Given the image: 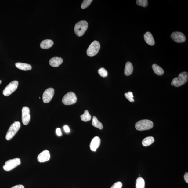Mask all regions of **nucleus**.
<instances>
[{
    "label": "nucleus",
    "instance_id": "1",
    "mask_svg": "<svg viewBox=\"0 0 188 188\" xmlns=\"http://www.w3.org/2000/svg\"><path fill=\"white\" fill-rule=\"evenodd\" d=\"M188 80V74L184 71L180 73L178 77L173 79L171 85L175 87H179L186 83Z\"/></svg>",
    "mask_w": 188,
    "mask_h": 188
},
{
    "label": "nucleus",
    "instance_id": "2",
    "mask_svg": "<svg viewBox=\"0 0 188 188\" xmlns=\"http://www.w3.org/2000/svg\"><path fill=\"white\" fill-rule=\"evenodd\" d=\"M88 28V23L85 21H81L77 23L74 27L76 35L78 37L83 36Z\"/></svg>",
    "mask_w": 188,
    "mask_h": 188
},
{
    "label": "nucleus",
    "instance_id": "3",
    "mask_svg": "<svg viewBox=\"0 0 188 188\" xmlns=\"http://www.w3.org/2000/svg\"><path fill=\"white\" fill-rule=\"evenodd\" d=\"M153 127L152 121L148 120H143L136 123L135 128L138 131H144L151 129Z\"/></svg>",
    "mask_w": 188,
    "mask_h": 188
},
{
    "label": "nucleus",
    "instance_id": "4",
    "mask_svg": "<svg viewBox=\"0 0 188 188\" xmlns=\"http://www.w3.org/2000/svg\"><path fill=\"white\" fill-rule=\"evenodd\" d=\"M20 123L19 122H15L10 127L6 133V139L7 140H11L20 128Z\"/></svg>",
    "mask_w": 188,
    "mask_h": 188
},
{
    "label": "nucleus",
    "instance_id": "5",
    "mask_svg": "<svg viewBox=\"0 0 188 188\" xmlns=\"http://www.w3.org/2000/svg\"><path fill=\"white\" fill-rule=\"evenodd\" d=\"M100 45L99 42L96 41H94L89 47L86 52L87 55L93 57L97 54L100 50Z\"/></svg>",
    "mask_w": 188,
    "mask_h": 188
},
{
    "label": "nucleus",
    "instance_id": "6",
    "mask_svg": "<svg viewBox=\"0 0 188 188\" xmlns=\"http://www.w3.org/2000/svg\"><path fill=\"white\" fill-rule=\"evenodd\" d=\"M21 160L19 158H15L7 161L3 166V169L6 171H9L21 164Z\"/></svg>",
    "mask_w": 188,
    "mask_h": 188
},
{
    "label": "nucleus",
    "instance_id": "7",
    "mask_svg": "<svg viewBox=\"0 0 188 188\" xmlns=\"http://www.w3.org/2000/svg\"><path fill=\"white\" fill-rule=\"evenodd\" d=\"M77 98L75 93L70 92L66 94L64 96L62 102L64 105H73L76 103Z\"/></svg>",
    "mask_w": 188,
    "mask_h": 188
},
{
    "label": "nucleus",
    "instance_id": "8",
    "mask_svg": "<svg viewBox=\"0 0 188 188\" xmlns=\"http://www.w3.org/2000/svg\"><path fill=\"white\" fill-rule=\"evenodd\" d=\"M18 85L19 83L18 81H12L5 88L3 91V95L6 96L11 95L16 90Z\"/></svg>",
    "mask_w": 188,
    "mask_h": 188
},
{
    "label": "nucleus",
    "instance_id": "9",
    "mask_svg": "<svg viewBox=\"0 0 188 188\" xmlns=\"http://www.w3.org/2000/svg\"><path fill=\"white\" fill-rule=\"evenodd\" d=\"M54 94V90L52 88H49L44 91L43 95V100L45 103H48L52 99Z\"/></svg>",
    "mask_w": 188,
    "mask_h": 188
},
{
    "label": "nucleus",
    "instance_id": "10",
    "mask_svg": "<svg viewBox=\"0 0 188 188\" xmlns=\"http://www.w3.org/2000/svg\"><path fill=\"white\" fill-rule=\"evenodd\" d=\"M22 120L24 125H27L30 121V110L28 107H24L22 110Z\"/></svg>",
    "mask_w": 188,
    "mask_h": 188
},
{
    "label": "nucleus",
    "instance_id": "11",
    "mask_svg": "<svg viewBox=\"0 0 188 188\" xmlns=\"http://www.w3.org/2000/svg\"><path fill=\"white\" fill-rule=\"evenodd\" d=\"M171 38L173 41L178 43H182L186 40V38L184 34L180 32H175L172 33Z\"/></svg>",
    "mask_w": 188,
    "mask_h": 188
},
{
    "label": "nucleus",
    "instance_id": "12",
    "mask_svg": "<svg viewBox=\"0 0 188 188\" xmlns=\"http://www.w3.org/2000/svg\"><path fill=\"white\" fill-rule=\"evenodd\" d=\"M50 158V154L49 151L45 150L38 155V160L39 162L43 163L48 161Z\"/></svg>",
    "mask_w": 188,
    "mask_h": 188
},
{
    "label": "nucleus",
    "instance_id": "13",
    "mask_svg": "<svg viewBox=\"0 0 188 188\" xmlns=\"http://www.w3.org/2000/svg\"><path fill=\"white\" fill-rule=\"evenodd\" d=\"M101 143L100 138L96 136L91 140L90 147V150L93 152H96L97 148L99 146Z\"/></svg>",
    "mask_w": 188,
    "mask_h": 188
},
{
    "label": "nucleus",
    "instance_id": "14",
    "mask_svg": "<svg viewBox=\"0 0 188 188\" xmlns=\"http://www.w3.org/2000/svg\"><path fill=\"white\" fill-rule=\"evenodd\" d=\"M63 62V59L58 57L52 58L49 61V64L53 67H56L61 65Z\"/></svg>",
    "mask_w": 188,
    "mask_h": 188
},
{
    "label": "nucleus",
    "instance_id": "15",
    "mask_svg": "<svg viewBox=\"0 0 188 188\" xmlns=\"http://www.w3.org/2000/svg\"><path fill=\"white\" fill-rule=\"evenodd\" d=\"M144 38L146 43L148 45L150 46H153L154 45L155 41L154 38L150 32H147L145 34Z\"/></svg>",
    "mask_w": 188,
    "mask_h": 188
},
{
    "label": "nucleus",
    "instance_id": "16",
    "mask_svg": "<svg viewBox=\"0 0 188 188\" xmlns=\"http://www.w3.org/2000/svg\"><path fill=\"white\" fill-rule=\"evenodd\" d=\"M53 42L50 39H46L42 42L40 47L42 49H46L51 48L53 45Z\"/></svg>",
    "mask_w": 188,
    "mask_h": 188
},
{
    "label": "nucleus",
    "instance_id": "17",
    "mask_svg": "<svg viewBox=\"0 0 188 188\" xmlns=\"http://www.w3.org/2000/svg\"><path fill=\"white\" fill-rule=\"evenodd\" d=\"M16 66L20 70L24 71L31 70L32 69L31 66L30 65L25 63H17L16 64Z\"/></svg>",
    "mask_w": 188,
    "mask_h": 188
},
{
    "label": "nucleus",
    "instance_id": "18",
    "mask_svg": "<svg viewBox=\"0 0 188 188\" xmlns=\"http://www.w3.org/2000/svg\"><path fill=\"white\" fill-rule=\"evenodd\" d=\"M133 71V66L130 62H127L126 63L125 69V74L127 76L132 75Z\"/></svg>",
    "mask_w": 188,
    "mask_h": 188
},
{
    "label": "nucleus",
    "instance_id": "19",
    "mask_svg": "<svg viewBox=\"0 0 188 188\" xmlns=\"http://www.w3.org/2000/svg\"><path fill=\"white\" fill-rule=\"evenodd\" d=\"M152 68L154 72L157 75L159 76H161L164 74V70L163 69L160 67L157 64H154L152 66Z\"/></svg>",
    "mask_w": 188,
    "mask_h": 188
},
{
    "label": "nucleus",
    "instance_id": "20",
    "mask_svg": "<svg viewBox=\"0 0 188 188\" xmlns=\"http://www.w3.org/2000/svg\"><path fill=\"white\" fill-rule=\"evenodd\" d=\"M154 142V138L153 137L150 136L144 138L142 141V144L144 146L147 147L151 145Z\"/></svg>",
    "mask_w": 188,
    "mask_h": 188
},
{
    "label": "nucleus",
    "instance_id": "21",
    "mask_svg": "<svg viewBox=\"0 0 188 188\" xmlns=\"http://www.w3.org/2000/svg\"><path fill=\"white\" fill-rule=\"evenodd\" d=\"M92 124L94 127L98 128L100 130H102L103 128V126L102 123L99 122L97 118L95 116L93 117Z\"/></svg>",
    "mask_w": 188,
    "mask_h": 188
},
{
    "label": "nucleus",
    "instance_id": "22",
    "mask_svg": "<svg viewBox=\"0 0 188 188\" xmlns=\"http://www.w3.org/2000/svg\"><path fill=\"white\" fill-rule=\"evenodd\" d=\"M145 182L142 177H138L136 181V188H145Z\"/></svg>",
    "mask_w": 188,
    "mask_h": 188
},
{
    "label": "nucleus",
    "instance_id": "23",
    "mask_svg": "<svg viewBox=\"0 0 188 188\" xmlns=\"http://www.w3.org/2000/svg\"><path fill=\"white\" fill-rule=\"evenodd\" d=\"M80 117L81 120L85 122L90 121L91 118V116L87 110H85L84 114L81 115Z\"/></svg>",
    "mask_w": 188,
    "mask_h": 188
},
{
    "label": "nucleus",
    "instance_id": "24",
    "mask_svg": "<svg viewBox=\"0 0 188 188\" xmlns=\"http://www.w3.org/2000/svg\"><path fill=\"white\" fill-rule=\"evenodd\" d=\"M125 96L126 98L127 99L130 101V102H134V100L133 99V97H134V96H133V93L132 92H128V93H126L125 94Z\"/></svg>",
    "mask_w": 188,
    "mask_h": 188
},
{
    "label": "nucleus",
    "instance_id": "25",
    "mask_svg": "<svg viewBox=\"0 0 188 188\" xmlns=\"http://www.w3.org/2000/svg\"><path fill=\"white\" fill-rule=\"evenodd\" d=\"M93 1L92 0H84L81 4V8L85 9L88 7Z\"/></svg>",
    "mask_w": 188,
    "mask_h": 188
},
{
    "label": "nucleus",
    "instance_id": "26",
    "mask_svg": "<svg viewBox=\"0 0 188 188\" xmlns=\"http://www.w3.org/2000/svg\"><path fill=\"white\" fill-rule=\"evenodd\" d=\"M136 4L138 6L146 7L148 5V2L147 0H137Z\"/></svg>",
    "mask_w": 188,
    "mask_h": 188
},
{
    "label": "nucleus",
    "instance_id": "27",
    "mask_svg": "<svg viewBox=\"0 0 188 188\" xmlns=\"http://www.w3.org/2000/svg\"><path fill=\"white\" fill-rule=\"evenodd\" d=\"M98 73L103 78L107 77L108 74L107 71L104 68H101L99 69Z\"/></svg>",
    "mask_w": 188,
    "mask_h": 188
},
{
    "label": "nucleus",
    "instance_id": "28",
    "mask_svg": "<svg viewBox=\"0 0 188 188\" xmlns=\"http://www.w3.org/2000/svg\"><path fill=\"white\" fill-rule=\"evenodd\" d=\"M122 183L120 182H118L114 184L111 188H122Z\"/></svg>",
    "mask_w": 188,
    "mask_h": 188
},
{
    "label": "nucleus",
    "instance_id": "29",
    "mask_svg": "<svg viewBox=\"0 0 188 188\" xmlns=\"http://www.w3.org/2000/svg\"><path fill=\"white\" fill-rule=\"evenodd\" d=\"M66 133L70 132V128H69L67 125H65L63 127Z\"/></svg>",
    "mask_w": 188,
    "mask_h": 188
},
{
    "label": "nucleus",
    "instance_id": "30",
    "mask_svg": "<svg viewBox=\"0 0 188 188\" xmlns=\"http://www.w3.org/2000/svg\"><path fill=\"white\" fill-rule=\"evenodd\" d=\"M56 133L57 135L58 136H61L62 135V132L60 128H57L56 129Z\"/></svg>",
    "mask_w": 188,
    "mask_h": 188
},
{
    "label": "nucleus",
    "instance_id": "31",
    "mask_svg": "<svg viewBox=\"0 0 188 188\" xmlns=\"http://www.w3.org/2000/svg\"><path fill=\"white\" fill-rule=\"evenodd\" d=\"M184 179L185 182L187 183H188V173L187 172L185 173V174L184 175Z\"/></svg>",
    "mask_w": 188,
    "mask_h": 188
},
{
    "label": "nucleus",
    "instance_id": "32",
    "mask_svg": "<svg viewBox=\"0 0 188 188\" xmlns=\"http://www.w3.org/2000/svg\"><path fill=\"white\" fill-rule=\"evenodd\" d=\"M11 188H24V186L22 185H16Z\"/></svg>",
    "mask_w": 188,
    "mask_h": 188
},
{
    "label": "nucleus",
    "instance_id": "33",
    "mask_svg": "<svg viewBox=\"0 0 188 188\" xmlns=\"http://www.w3.org/2000/svg\"><path fill=\"white\" fill-rule=\"evenodd\" d=\"M2 83V81L1 80H0V85H1V84Z\"/></svg>",
    "mask_w": 188,
    "mask_h": 188
}]
</instances>
